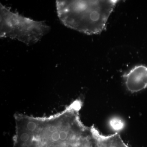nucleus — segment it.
Returning a JSON list of instances; mask_svg holds the SVG:
<instances>
[{"label":"nucleus","instance_id":"obj_4","mask_svg":"<svg viewBox=\"0 0 147 147\" xmlns=\"http://www.w3.org/2000/svg\"><path fill=\"white\" fill-rule=\"evenodd\" d=\"M109 125L113 130L119 131L123 129L125 123L123 120L119 118L113 117L110 120Z\"/></svg>","mask_w":147,"mask_h":147},{"label":"nucleus","instance_id":"obj_3","mask_svg":"<svg viewBox=\"0 0 147 147\" xmlns=\"http://www.w3.org/2000/svg\"><path fill=\"white\" fill-rule=\"evenodd\" d=\"M127 89L131 93L137 92L147 87V67L135 66L123 76Z\"/></svg>","mask_w":147,"mask_h":147},{"label":"nucleus","instance_id":"obj_2","mask_svg":"<svg viewBox=\"0 0 147 147\" xmlns=\"http://www.w3.org/2000/svg\"><path fill=\"white\" fill-rule=\"evenodd\" d=\"M0 37L9 38L30 45L39 41L50 31L45 21L25 17L0 3Z\"/></svg>","mask_w":147,"mask_h":147},{"label":"nucleus","instance_id":"obj_1","mask_svg":"<svg viewBox=\"0 0 147 147\" xmlns=\"http://www.w3.org/2000/svg\"><path fill=\"white\" fill-rule=\"evenodd\" d=\"M119 1H56L58 16L67 27L88 35L100 33Z\"/></svg>","mask_w":147,"mask_h":147}]
</instances>
